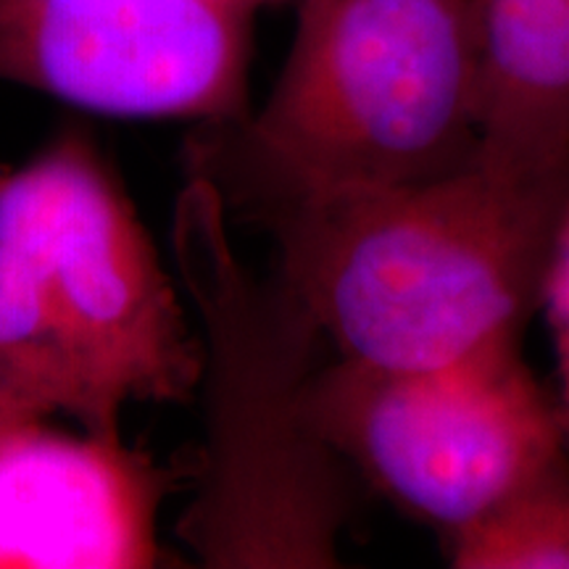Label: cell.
<instances>
[{
  "label": "cell",
  "instance_id": "7a4b0ae2",
  "mask_svg": "<svg viewBox=\"0 0 569 569\" xmlns=\"http://www.w3.org/2000/svg\"><path fill=\"white\" fill-rule=\"evenodd\" d=\"M172 253L203 330L206 446L177 538L211 569H327L356 511L353 472L309 419L322 330L280 274L230 243L211 182L188 177Z\"/></svg>",
  "mask_w": 569,
  "mask_h": 569
},
{
  "label": "cell",
  "instance_id": "8fae6325",
  "mask_svg": "<svg viewBox=\"0 0 569 569\" xmlns=\"http://www.w3.org/2000/svg\"><path fill=\"white\" fill-rule=\"evenodd\" d=\"M24 419H42V417H34L32 411H27L21 403L13 398L9 390L0 386V432L9 430L11 425L17 422H24Z\"/></svg>",
  "mask_w": 569,
  "mask_h": 569
},
{
  "label": "cell",
  "instance_id": "5b68a950",
  "mask_svg": "<svg viewBox=\"0 0 569 569\" xmlns=\"http://www.w3.org/2000/svg\"><path fill=\"white\" fill-rule=\"evenodd\" d=\"M0 234L32 261L103 401L182 403L203 343L151 234L88 134L63 132L0 182Z\"/></svg>",
  "mask_w": 569,
  "mask_h": 569
},
{
  "label": "cell",
  "instance_id": "277c9868",
  "mask_svg": "<svg viewBox=\"0 0 569 569\" xmlns=\"http://www.w3.org/2000/svg\"><path fill=\"white\" fill-rule=\"evenodd\" d=\"M309 419L340 459L443 536L469 528L569 453L557 401L501 340L430 367H319Z\"/></svg>",
  "mask_w": 569,
  "mask_h": 569
},
{
  "label": "cell",
  "instance_id": "3957f363",
  "mask_svg": "<svg viewBox=\"0 0 569 569\" xmlns=\"http://www.w3.org/2000/svg\"><path fill=\"white\" fill-rule=\"evenodd\" d=\"M478 0H298L272 92L240 127L303 180L403 188L480 163Z\"/></svg>",
  "mask_w": 569,
  "mask_h": 569
},
{
  "label": "cell",
  "instance_id": "52a82bcc",
  "mask_svg": "<svg viewBox=\"0 0 569 569\" xmlns=\"http://www.w3.org/2000/svg\"><path fill=\"white\" fill-rule=\"evenodd\" d=\"M180 478L122 440L11 425L0 432V569L156 567V519Z\"/></svg>",
  "mask_w": 569,
  "mask_h": 569
},
{
  "label": "cell",
  "instance_id": "7c38bea8",
  "mask_svg": "<svg viewBox=\"0 0 569 569\" xmlns=\"http://www.w3.org/2000/svg\"><path fill=\"white\" fill-rule=\"evenodd\" d=\"M224 3L230 6H238V9H243L248 13H256L259 9H264L269 3H282V0H224Z\"/></svg>",
  "mask_w": 569,
  "mask_h": 569
},
{
  "label": "cell",
  "instance_id": "8992f818",
  "mask_svg": "<svg viewBox=\"0 0 569 569\" xmlns=\"http://www.w3.org/2000/svg\"><path fill=\"white\" fill-rule=\"evenodd\" d=\"M253 17L224 0H0V80L109 117L246 119Z\"/></svg>",
  "mask_w": 569,
  "mask_h": 569
},
{
  "label": "cell",
  "instance_id": "4fadbf2b",
  "mask_svg": "<svg viewBox=\"0 0 569 569\" xmlns=\"http://www.w3.org/2000/svg\"><path fill=\"white\" fill-rule=\"evenodd\" d=\"M3 174H6V172H0V182H3Z\"/></svg>",
  "mask_w": 569,
  "mask_h": 569
},
{
  "label": "cell",
  "instance_id": "30bf717a",
  "mask_svg": "<svg viewBox=\"0 0 569 569\" xmlns=\"http://www.w3.org/2000/svg\"><path fill=\"white\" fill-rule=\"evenodd\" d=\"M553 327H557L559 343V396L553 401H557L559 425L569 448V317L561 319V322H553Z\"/></svg>",
  "mask_w": 569,
  "mask_h": 569
},
{
  "label": "cell",
  "instance_id": "ba28073f",
  "mask_svg": "<svg viewBox=\"0 0 569 569\" xmlns=\"http://www.w3.org/2000/svg\"><path fill=\"white\" fill-rule=\"evenodd\" d=\"M480 167L528 177L569 159V0H478Z\"/></svg>",
  "mask_w": 569,
  "mask_h": 569
},
{
  "label": "cell",
  "instance_id": "9c48e42d",
  "mask_svg": "<svg viewBox=\"0 0 569 569\" xmlns=\"http://www.w3.org/2000/svg\"><path fill=\"white\" fill-rule=\"evenodd\" d=\"M446 546L459 569H569V453Z\"/></svg>",
  "mask_w": 569,
  "mask_h": 569
},
{
  "label": "cell",
  "instance_id": "6da1fadb",
  "mask_svg": "<svg viewBox=\"0 0 569 569\" xmlns=\"http://www.w3.org/2000/svg\"><path fill=\"white\" fill-rule=\"evenodd\" d=\"M188 177L227 217L259 227L282 282L343 359L430 367L522 338L569 219V159L543 174L478 167L403 188L303 180L248 140L201 122Z\"/></svg>",
  "mask_w": 569,
  "mask_h": 569
}]
</instances>
